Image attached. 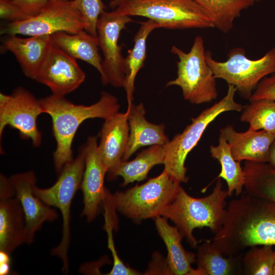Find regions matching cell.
Wrapping results in <instances>:
<instances>
[{"instance_id": "cell-1", "label": "cell", "mask_w": 275, "mask_h": 275, "mask_svg": "<svg viewBox=\"0 0 275 275\" xmlns=\"http://www.w3.org/2000/svg\"><path fill=\"white\" fill-rule=\"evenodd\" d=\"M211 240L226 256L253 246L275 245V202L243 192L229 202L223 227Z\"/></svg>"}, {"instance_id": "cell-2", "label": "cell", "mask_w": 275, "mask_h": 275, "mask_svg": "<svg viewBox=\"0 0 275 275\" xmlns=\"http://www.w3.org/2000/svg\"><path fill=\"white\" fill-rule=\"evenodd\" d=\"M44 113L50 116L57 146L53 152L56 171L60 173L73 157L72 143L80 125L86 120H105L118 112L120 105L113 95L102 92L97 102L90 105L75 104L64 96L51 94L40 99Z\"/></svg>"}, {"instance_id": "cell-3", "label": "cell", "mask_w": 275, "mask_h": 275, "mask_svg": "<svg viewBox=\"0 0 275 275\" xmlns=\"http://www.w3.org/2000/svg\"><path fill=\"white\" fill-rule=\"evenodd\" d=\"M228 197V191L223 188L220 178L212 192L200 198L191 197L181 186L161 216L173 222L188 244L196 248L198 241L193 235L195 229L207 227L214 234L222 229L226 217Z\"/></svg>"}, {"instance_id": "cell-4", "label": "cell", "mask_w": 275, "mask_h": 275, "mask_svg": "<svg viewBox=\"0 0 275 275\" xmlns=\"http://www.w3.org/2000/svg\"><path fill=\"white\" fill-rule=\"evenodd\" d=\"M180 183L164 171L158 176L123 191L108 192L105 201L114 210L136 224L161 216L173 201Z\"/></svg>"}, {"instance_id": "cell-5", "label": "cell", "mask_w": 275, "mask_h": 275, "mask_svg": "<svg viewBox=\"0 0 275 275\" xmlns=\"http://www.w3.org/2000/svg\"><path fill=\"white\" fill-rule=\"evenodd\" d=\"M236 88L228 85L226 95L211 106L202 111L184 130L163 145L164 169L170 176L179 183H186L187 169L185 162L188 153L197 145L205 130L219 115L229 111L240 112L242 105L234 99Z\"/></svg>"}, {"instance_id": "cell-6", "label": "cell", "mask_w": 275, "mask_h": 275, "mask_svg": "<svg viewBox=\"0 0 275 275\" xmlns=\"http://www.w3.org/2000/svg\"><path fill=\"white\" fill-rule=\"evenodd\" d=\"M114 11L128 16H142L168 29L214 28L209 14L193 0H123Z\"/></svg>"}, {"instance_id": "cell-7", "label": "cell", "mask_w": 275, "mask_h": 275, "mask_svg": "<svg viewBox=\"0 0 275 275\" xmlns=\"http://www.w3.org/2000/svg\"><path fill=\"white\" fill-rule=\"evenodd\" d=\"M85 167L84 147L76 157L66 164L55 183L46 188L34 187L33 191L46 204L58 208L62 216V237L59 244L50 252L52 256L60 258L62 271H69L68 250L70 242L71 205L73 199L80 188Z\"/></svg>"}, {"instance_id": "cell-8", "label": "cell", "mask_w": 275, "mask_h": 275, "mask_svg": "<svg viewBox=\"0 0 275 275\" xmlns=\"http://www.w3.org/2000/svg\"><path fill=\"white\" fill-rule=\"evenodd\" d=\"M171 51L178 59L177 75L166 86L179 87L184 99L193 104L209 103L216 99V78L207 62L203 38L197 36L188 52L175 45Z\"/></svg>"}, {"instance_id": "cell-9", "label": "cell", "mask_w": 275, "mask_h": 275, "mask_svg": "<svg viewBox=\"0 0 275 275\" xmlns=\"http://www.w3.org/2000/svg\"><path fill=\"white\" fill-rule=\"evenodd\" d=\"M206 61L216 79L233 85L243 98L249 99L259 82L275 73V47L257 60L247 58L242 47L231 49L224 62L214 60L206 51Z\"/></svg>"}, {"instance_id": "cell-10", "label": "cell", "mask_w": 275, "mask_h": 275, "mask_svg": "<svg viewBox=\"0 0 275 275\" xmlns=\"http://www.w3.org/2000/svg\"><path fill=\"white\" fill-rule=\"evenodd\" d=\"M86 27L76 0H50L38 14L9 22L2 27L1 34L33 36L51 35L59 32L76 34Z\"/></svg>"}, {"instance_id": "cell-11", "label": "cell", "mask_w": 275, "mask_h": 275, "mask_svg": "<svg viewBox=\"0 0 275 275\" xmlns=\"http://www.w3.org/2000/svg\"><path fill=\"white\" fill-rule=\"evenodd\" d=\"M133 21L130 16L119 14L114 10L103 11L98 19L97 32L99 47L103 56L100 76L103 85L117 88L125 85L126 60L118 42L122 31Z\"/></svg>"}, {"instance_id": "cell-12", "label": "cell", "mask_w": 275, "mask_h": 275, "mask_svg": "<svg viewBox=\"0 0 275 275\" xmlns=\"http://www.w3.org/2000/svg\"><path fill=\"white\" fill-rule=\"evenodd\" d=\"M44 111L40 100L23 87L11 95L0 93V142L5 128L10 126L19 131L23 139L31 140L35 147L40 146L42 134L37 124Z\"/></svg>"}, {"instance_id": "cell-13", "label": "cell", "mask_w": 275, "mask_h": 275, "mask_svg": "<svg viewBox=\"0 0 275 275\" xmlns=\"http://www.w3.org/2000/svg\"><path fill=\"white\" fill-rule=\"evenodd\" d=\"M85 78L76 59L53 42L35 80L47 86L52 94L65 96L78 88Z\"/></svg>"}, {"instance_id": "cell-14", "label": "cell", "mask_w": 275, "mask_h": 275, "mask_svg": "<svg viewBox=\"0 0 275 275\" xmlns=\"http://www.w3.org/2000/svg\"><path fill=\"white\" fill-rule=\"evenodd\" d=\"M97 138H88L83 146L85 155V167L80 188L83 194L84 207L81 215L88 222L94 221L101 206H103L109 191L104 185L107 170L103 162L98 147Z\"/></svg>"}, {"instance_id": "cell-15", "label": "cell", "mask_w": 275, "mask_h": 275, "mask_svg": "<svg viewBox=\"0 0 275 275\" xmlns=\"http://www.w3.org/2000/svg\"><path fill=\"white\" fill-rule=\"evenodd\" d=\"M10 180L25 215L26 243H32L36 233L46 222H52L58 217L57 211L42 202L33 191L36 185V176L33 171L12 175Z\"/></svg>"}, {"instance_id": "cell-16", "label": "cell", "mask_w": 275, "mask_h": 275, "mask_svg": "<svg viewBox=\"0 0 275 275\" xmlns=\"http://www.w3.org/2000/svg\"><path fill=\"white\" fill-rule=\"evenodd\" d=\"M229 144L234 158L258 163H267L269 149L275 136L265 130L249 129L238 132L228 125L220 129V134Z\"/></svg>"}, {"instance_id": "cell-17", "label": "cell", "mask_w": 275, "mask_h": 275, "mask_svg": "<svg viewBox=\"0 0 275 275\" xmlns=\"http://www.w3.org/2000/svg\"><path fill=\"white\" fill-rule=\"evenodd\" d=\"M52 43L50 35L25 38L17 35H7L3 41V47L14 54L24 74L35 80Z\"/></svg>"}, {"instance_id": "cell-18", "label": "cell", "mask_w": 275, "mask_h": 275, "mask_svg": "<svg viewBox=\"0 0 275 275\" xmlns=\"http://www.w3.org/2000/svg\"><path fill=\"white\" fill-rule=\"evenodd\" d=\"M99 133L98 150L107 173L121 162L128 143L127 113H118L104 120Z\"/></svg>"}, {"instance_id": "cell-19", "label": "cell", "mask_w": 275, "mask_h": 275, "mask_svg": "<svg viewBox=\"0 0 275 275\" xmlns=\"http://www.w3.org/2000/svg\"><path fill=\"white\" fill-rule=\"evenodd\" d=\"M129 127L128 143L122 161H126L139 149L155 145H164L169 142L164 132V124L149 122L145 117L142 103L128 106L126 111Z\"/></svg>"}, {"instance_id": "cell-20", "label": "cell", "mask_w": 275, "mask_h": 275, "mask_svg": "<svg viewBox=\"0 0 275 275\" xmlns=\"http://www.w3.org/2000/svg\"><path fill=\"white\" fill-rule=\"evenodd\" d=\"M26 222L22 207L16 197L0 199V252L10 255L26 243Z\"/></svg>"}, {"instance_id": "cell-21", "label": "cell", "mask_w": 275, "mask_h": 275, "mask_svg": "<svg viewBox=\"0 0 275 275\" xmlns=\"http://www.w3.org/2000/svg\"><path fill=\"white\" fill-rule=\"evenodd\" d=\"M158 233L167 248V257L172 275H191V264L196 262V254L186 251L181 241L183 236L178 229L171 226L168 219L159 216L154 219Z\"/></svg>"}, {"instance_id": "cell-22", "label": "cell", "mask_w": 275, "mask_h": 275, "mask_svg": "<svg viewBox=\"0 0 275 275\" xmlns=\"http://www.w3.org/2000/svg\"><path fill=\"white\" fill-rule=\"evenodd\" d=\"M50 36L53 43L66 53L75 59L90 64L102 75V59L98 51L97 37L91 35L85 30L76 34L59 32Z\"/></svg>"}, {"instance_id": "cell-23", "label": "cell", "mask_w": 275, "mask_h": 275, "mask_svg": "<svg viewBox=\"0 0 275 275\" xmlns=\"http://www.w3.org/2000/svg\"><path fill=\"white\" fill-rule=\"evenodd\" d=\"M241 254L225 256L211 239L206 240L198 248L197 268L193 269L191 275L241 274Z\"/></svg>"}, {"instance_id": "cell-24", "label": "cell", "mask_w": 275, "mask_h": 275, "mask_svg": "<svg viewBox=\"0 0 275 275\" xmlns=\"http://www.w3.org/2000/svg\"><path fill=\"white\" fill-rule=\"evenodd\" d=\"M164 151L162 145H155L142 151L130 161H121L113 171L108 173L109 179L121 176L123 179L121 186L145 179L155 166L163 164Z\"/></svg>"}, {"instance_id": "cell-25", "label": "cell", "mask_w": 275, "mask_h": 275, "mask_svg": "<svg viewBox=\"0 0 275 275\" xmlns=\"http://www.w3.org/2000/svg\"><path fill=\"white\" fill-rule=\"evenodd\" d=\"M157 28H159L158 24L152 20L148 19L142 22L133 38V47L128 50L125 58L126 80L124 87L126 93L128 106L133 103L135 77L144 65L146 58L147 38Z\"/></svg>"}, {"instance_id": "cell-26", "label": "cell", "mask_w": 275, "mask_h": 275, "mask_svg": "<svg viewBox=\"0 0 275 275\" xmlns=\"http://www.w3.org/2000/svg\"><path fill=\"white\" fill-rule=\"evenodd\" d=\"M211 156L216 159L221 166V171L217 178H223L227 185L229 197L234 193L236 196L240 195L243 190L245 184V174L240 162L233 157L229 144L221 134L216 146H210Z\"/></svg>"}, {"instance_id": "cell-27", "label": "cell", "mask_w": 275, "mask_h": 275, "mask_svg": "<svg viewBox=\"0 0 275 275\" xmlns=\"http://www.w3.org/2000/svg\"><path fill=\"white\" fill-rule=\"evenodd\" d=\"M244 188L246 193L275 202V169L267 163L245 161Z\"/></svg>"}, {"instance_id": "cell-28", "label": "cell", "mask_w": 275, "mask_h": 275, "mask_svg": "<svg viewBox=\"0 0 275 275\" xmlns=\"http://www.w3.org/2000/svg\"><path fill=\"white\" fill-rule=\"evenodd\" d=\"M212 19L214 28L223 33L230 31L234 21L245 9L253 6L255 0H193Z\"/></svg>"}, {"instance_id": "cell-29", "label": "cell", "mask_w": 275, "mask_h": 275, "mask_svg": "<svg viewBox=\"0 0 275 275\" xmlns=\"http://www.w3.org/2000/svg\"><path fill=\"white\" fill-rule=\"evenodd\" d=\"M243 107L241 122L249 124V128L265 130L275 136V100L260 99L250 101Z\"/></svg>"}, {"instance_id": "cell-30", "label": "cell", "mask_w": 275, "mask_h": 275, "mask_svg": "<svg viewBox=\"0 0 275 275\" xmlns=\"http://www.w3.org/2000/svg\"><path fill=\"white\" fill-rule=\"evenodd\" d=\"M274 262L272 245L251 246L241 254V274L273 275Z\"/></svg>"}, {"instance_id": "cell-31", "label": "cell", "mask_w": 275, "mask_h": 275, "mask_svg": "<svg viewBox=\"0 0 275 275\" xmlns=\"http://www.w3.org/2000/svg\"><path fill=\"white\" fill-rule=\"evenodd\" d=\"M76 1L77 7L86 25L85 30L91 35L97 37L98 20L105 8L102 0Z\"/></svg>"}, {"instance_id": "cell-32", "label": "cell", "mask_w": 275, "mask_h": 275, "mask_svg": "<svg viewBox=\"0 0 275 275\" xmlns=\"http://www.w3.org/2000/svg\"><path fill=\"white\" fill-rule=\"evenodd\" d=\"M108 234V246L112 252L113 257V266L111 270L107 273L108 275H138L141 272L130 266L125 265L117 255L113 239L112 225L106 224L104 227Z\"/></svg>"}, {"instance_id": "cell-33", "label": "cell", "mask_w": 275, "mask_h": 275, "mask_svg": "<svg viewBox=\"0 0 275 275\" xmlns=\"http://www.w3.org/2000/svg\"><path fill=\"white\" fill-rule=\"evenodd\" d=\"M50 0H12L17 13V20L29 19L38 14Z\"/></svg>"}, {"instance_id": "cell-34", "label": "cell", "mask_w": 275, "mask_h": 275, "mask_svg": "<svg viewBox=\"0 0 275 275\" xmlns=\"http://www.w3.org/2000/svg\"><path fill=\"white\" fill-rule=\"evenodd\" d=\"M260 99L275 100V74L264 78L259 82L249 100Z\"/></svg>"}, {"instance_id": "cell-35", "label": "cell", "mask_w": 275, "mask_h": 275, "mask_svg": "<svg viewBox=\"0 0 275 275\" xmlns=\"http://www.w3.org/2000/svg\"><path fill=\"white\" fill-rule=\"evenodd\" d=\"M144 274L172 275L167 257L164 258L158 252L153 253L152 260Z\"/></svg>"}, {"instance_id": "cell-36", "label": "cell", "mask_w": 275, "mask_h": 275, "mask_svg": "<svg viewBox=\"0 0 275 275\" xmlns=\"http://www.w3.org/2000/svg\"><path fill=\"white\" fill-rule=\"evenodd\" d=\"M15 197V191L10 178L0 175V199Z\"/></svg>"}, {"instance_id": "cell-37", "label": "cell", "mask_w": 275, "mask_h": 275, "mask_svg": "<svg viewBox=\"0 0 275 275\" xmlns=\"http://www.w3.org/2000/svg\"><path fill=\"white\" fill-rule=\"evenodd\" d=\"M1 274H6L9 272L10 258L9 255L0 252Z\"/></svg>"}, {"instance_id": "cell-38", "label": "cell", "mask_w": 275, "mask_h": 275, "mask_svg": "<svg viewBox=\"0 0 275 275\" xmlns=\"http://www.w3.org/2000/svg\"><path fill=\"white\" fill-rule=\"evenodd\" d=\"M267 163L275 169V140L270 147Z\"/></svg>"}, {"instance_id": "cell-39", "label": "cell", "mask_w": 275, "mask_h": 275, "mask_svg": "<svg viewBox=\"0 0 275 275\" xmlns=\"http://www.w3.org/2000/svg\"><path fill=\"white\" fill-rule=\"evenodd\" d=\"M123 0H112L109 3V7L112 9H116L121 3Z\"/></svg>"}, {"instance_id": "cell-40", "label": "cell", "mask_w": 275, "mask_h": 275, "mask_svg": "<svg viewBox=\"0 0 275 275\" xmlns=\"http://www.w3.org/2000/svg\"><path fill=\"white\" fill-rule=\"evenodd\" d=\"M273 275H275V250H274V262L273 269Z\"/></svg>"}, {"instance_id": "cell-41", "label": "cell", "mask_w": 275, "mask_h": 275, "mask_svg": "<svg viewBox=\"0 0 275 275\" xmlns=\"http://www.w3.org/2000/svg\"><path fill=\"white\" fill-rule=\"evenodd\" d=\"M52 1H67V0H52Z\"/></svg>"}, {"instance_id": "cell-42", "label": "cell", "mask_w": 275, "mask_h": 275, "mask_svg": "<svg viewBox=\"0 0 275 275\" xmlns=\"http://www.w3.org/2000/svg\"><path fill=\"white\" fill-rule=\"evenodd\" d=\"M256 2H258L260 1V0H255Z\"/></svg>"}, {"instance_id": "cell-43", "label": "cell", "mask_w": 275, "mask_h": 275, "mask_svg": "<svg viewBox=\"0 0 275 275\" xmlns=\"http://www.w3.org/2000/svg\"><path fill=\"white\" fill-rule=\"evenodd\" d=\"M5 1H12V0H5Z\"/></svg>"}]
</instances>
